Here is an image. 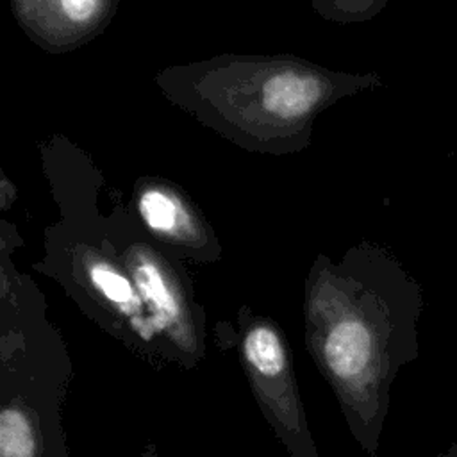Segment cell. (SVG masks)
Segmentation results:
<instances>
[{"label": "cell", "mask_w": 457, "mask_h": 457, "mask_svg": "<svg viewBox=\"0 0 457 457\" xmlns=\"http://www.w3.org/2000/svg\"><path fill=\"white\" fill-rule=\"evenodd\" d=\"M391 350L393 348L380 343L375 325H370L359 318H348L339 321L330 330L325 341L327 364L337 377L345 380H353L361 377L375 378L377 364L384 361L380 353L384 352L389 359H395L391 357ZM384 364L387 366L386 361Z\"/></svg>", "instance_id": "1"}, {"label": "cell", "mask_w": 457, "mask_h": 457, "mask_svg": "<svg viewBox=\"0 0 457 457\" xmlns=\"http://www.w3.org/2000/svg\"><path fill=\"white\" fill-rule=\"evenodd\" d=\"M321 86L311 75L280 73L264 86V105L280 118H298L320 100Z\"/></svg>", "instance_id": "2"}, {"label": "cell", "mask_w": 457, "mask_h": 457, "mask_svg": "<svg viewBox=\"0 0 457 457\" xmlns=\"http://www.w3.org/2000/svg\"><path fill=\"white\" fill-rule=\"evenodd\" d=\"M136 280L150 303L154 312L159 316V327L175 325L180 320V305L168 287L164 277L152 262H139L136 268Z\"/></svg>", "instance_id": "3"}, {"label": "cell", "mask_w": 457, "mask_h": 457, "mask_svg": "<svg viewBox=\"0 0 457 457\" xmlns=\"http://www.w3.org/2000/svg\"><path fill=\"white\" fill-rule=\"evenodd\" d=\"M245 355L264 377H277L286 364L280 339L268 327H255L248 332L245 339Z\"/></svg>", "instance_id": "4"}, {"label": "cell", "mask_w": 457, "mask_h": 457, "mask_svg": "<svg viewBox=\"0 0 457 457\" xmlns=\"http://www.w3.org/2000/svg\"><path fill=\"white\" fill-rule=\"evenodd\" d=\"M139 212L145 223L161 234H173L182 218L180 205L173 196L161 189H148L139 198Z\"/></svg>", "instance_id": "5"}, {"label": "cell", "mask_w": 457, "mask_h": 457, "mask_svg": "<svg viewBox=\"0 0 457 457\" xmlns=\"http://www.w3.org/2000/svg\"><path fill=\"white\" fill-rule=\"evenodd\" d=\"M34 437L25 414L4 409L0 414V457H32Z\"/></svg>", "instance_id": "6"}, {"label": "cell", "mask_w": 457, "mask_h": 457, "mask_svg": "<svg viewBox=\"0 0 457 457\" xmlns=\"http://www.w3.org/2000/svg\"><path fill=\"white\" fill-rule=\"evenodd\" d=\"M89 275H91V280L96 286V289L107 300L116 303L121 311L132 312L137 309L139 302L134 293V287L121 273H118L116 270H112L107 264H95L89 270Z\"/></svg>", "instance_id": "7"}, {"label": "cell", "mask_w": 457, "mask_h": 457, "mask_svg": "<svg viewBox=\"0 0 457 457\" xmlns=\"http://www.w3.org/2000/svg\"><path fill=\"white\" fill-rule=\"evenodd\" d=\"M384 0H359V4L362 5V9H368V11H375Z\"/></svg>", "instance_id": "8"}, {"label": "cell", "mask_w": 457, "mask_h": 457, "mask_svg": "<svg viewBox=\"0 0 457 457\" xmlns=\"http://www.w3.org/2000/svg\"><path fill=\"white\" fill-rule=\"evenodd\" d=\"M441 457H457V437L452 441V445L443 452Z\"/></svg>", "instance_id": "9"}]
</instances>
